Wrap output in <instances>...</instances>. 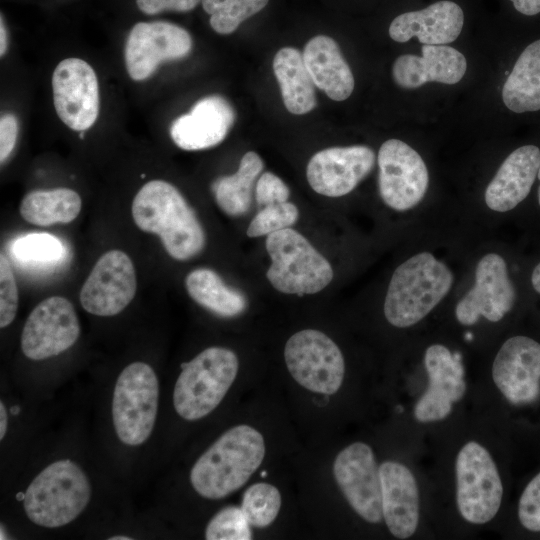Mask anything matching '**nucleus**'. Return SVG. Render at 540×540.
<instances>
[{
  "mask_svg": "<svg viewBox=\"0 0 540 540\" xmlns=\"http://www.w3.org/2000/svg\"><path fill=\"white\" fill-rule=\"evenodd\" d=\"M456 502L460 515L484 524L497 514L503 486L490 453L476 441L467 442L456 458Z\"/></svg>",
  "mask_w": 540,
  "mask_h": 540,
  "instance_id": "nucleus-8",
  "label": "nucleus"
},
{
  "mask_svg": "<svg viewBox=\"0 0 540 540\" xmlns=\"http://www.w3.org/2000/svg\"><path fill=\"white\" fill-rule=\"evenodd\" d=\"M8 425V415L4 403L0 402V439L2 440L6 434Z\"/></svg>",
  "mask_w": 540,
  "mask_h": 540,
  "instance_id": "nucleus-42",
  "label": "nucleus"
},
{
  "mask_svg": "<svg viewBox=\"0 0 540 540\" xmlns=\"http://www.w3.org/2000/svg\"><path fill=\"white\" fill-rule=\"evenodd\" d=\"M159 384L153 368L133 362L119 374L113 392L112 419L118 438L138 446L150 437L158 410Z\"/></svg>",
  "mask_w": 540,
  "mask_h": 540,
  "instance_id": "nucleus-7",
  "label": "nucleus"
},
{
  "mask_svg": "<svg viewBox=\"0 0 540 540\" xmlns=\"http://www.w3.org/2000/svg\"><path fill=\"white\" fill-rule=\"evenodd\" d=\"M185 286L196 303L219 316L235 317L247 308L244 294L226 285L211 269L198 268L191 271L186 277Z\"/></svg>",
  "mask_w": 540,
  "mask_h": 540,
  "instance_id": "nucleus-29",
  "label": "nucleus"
},
{
  "mask_svg": "<svg viewBox=\"0 0 540 540\" xmlns=\"http://www.w3.org/2000/svg\"><path fill=\"white\" fill-rule=\"evenodd\" d=\"M18 289L8 259L0 255V327H7L18 310Z\"/></svg>",
  "mask_w": 540,
  "mask_h": 540,
  "instance_id": "nucleus-36",
  "label": "nucleus"
},
{
  "mask_svg": "<svg viewBox=\"0 0 540 540\" xmlns=\"http://www.w3.org/2000/svg\"><path fill=\"white\" fill-rule=\"evenodd\" d=\"M374 151L365 145L331 147L314 154L306 175L311 188L327 197L350 193L370 173Z\"/></svg>",
  "mask_w": 540,
  "mask_h": 540,
  "instance_id": "nucleus-19",
  "label": "nucleus"
},
{
  "mask_svg": "<svg viewBox=\"0 0 540 540\" xmlns=\"http://www.w3.org/2000/svg\"><path fill=\"white\" fill-rule=\"evenodd\" d=\"M269 0H201L210 17L212 29L219 34H230L249 17L261 11Z\"/></svg>",
  "mask_w": 540,
  "mask_h": 540,
  "instance_id": "nucleus-33",
  "label": "nucleus"
},
{
  "mask_svg": "<svg viewBox=\"0 0 540 540\" xmlns=\"http://www.w3.org/2000/svg\"><path fill=\"white\" fill-rule=\"evenodd\" d=\"M518 517L526 529L540 531V472L528 483L519 499Z\"/></svg>",
  "mask_w": 540,
  "mask_h": 540,
  "instance_id": "nucleus-37",
  "label": "nucleus"
},
{
  "mask_svg": "<svg viewBox=\"0 0 540 540\" xmlns=\"http://www.w3.org/2000/svg\"><path fill=\"white\" fill-rule=\"evenodd\" d=\"M284 359L292 378L305 389L335 394L345 375V362L337 344L315 329L293 334L284 347Z\"/></svg>",
  "mask_w": 540,
  "mask_h": 540,
  "instance_id": "nucleus-9",
  "label": "nucleus"
},
{
  "mask_svg": "<svg viewBox=\"0 0 540 540\" xmlns=\"http://www.w3.org/2000/svg\"><path fill=\"white\" fill-rule=\"evenodd\" d=\"M0 55L3 56L7 49V32L1 15L0 21Z\"/></svg>",
  "mask_w": 540,
  "mask_h": 540,
  "instance_id": "nucleus-43",
  "label": "nucleus"
},
{
  "mask_svg": "<svg viewBox=\"0 0 540 540\" xmlns=\"http://www.w3.org/2000/svg\"><path fill=\"white\" fill-rule=\"evenodd\" d=\"M383 519L399 539L411 537L419 522V491L412 472L402 463L385 461L379 466Z\"/></svg>",
  "mask_w": 540,
  "mask_h": 540,
  "instance_id": "nucleus-21",
  "label": "nucleus"
},
{
  "mask_svg": "<svg viewBox=\"0 0 540 540\" xmlns=\"http://www.w3.org/2000/svg\"><path fill=\"white\" fill-rule=\"evenodd\" d=\"M207 540H250L251 525L241 507L227 506L218 511L205 529Z\"/></svg>",
  "mask_w": 540,
  "mask_h": 540,
  "instance_id": "nucleus-34",
  "label": "nucleus"
},
{
  "mask_svg": "<svg viewBox=\"0 0 540 540\" xmlns=\"http://www.w3.org/2000/svg\"><path fill=\"white\" fill-rule=\"evenodd\" d=\"M540 167V150L525 145L514 150L501 164L485 190V203L493 211L507 212L529 194Z\"/></svg>",
  "mask_w": 540,
  "mask_h": 540,
  "instance_id": "nucleus-24",
  "label": "nucleus"
},
{
  "mask_svg": "<svg viewBox=\"0 0 540 540\" xmlns=\"http://www.w3.org/2000/svg\"><path fill=\"white\" fill-rule=\"evenodd\" d=\"M521 14L533 16L540 13V0H510Z\"/></svg>",
  "mask_w": 540,
  "mask_h": 540,
  "instance_id": "nucleus-41",
  "label": "nucleus"
},
{
  "mask_svg": "<svg viewBox=\"0 0 540 540\" xmlns=\"http://www.w3.org/2000/svg\"><path fill=\"white\" fill-rule=\"evenodd\" d=\"M492 378L511 404L534 402L540 395V344L527 336L507 339L493 361Z\"/></svg>",
  "mask_w": 540,
  "mask_h": 540,
  "instance_id": "nucleus-18",
  "label": "nucleus"
},
{
  "mask_svg": "<svg viewBox=\"0 0 540 540\" xmlns=\"http://www.w3.org/2000/svg\"><path fill=\"white\" fill-rule=\"evenodd\" d=\"M333 475L351 508L365 521L383 519L379 466L372 448L354 442L341 450L333 462Z\"/></svg>",
  "mask_w": 540,
  "mask_h": 540,
  "instance_id": "nucleus-11",
  "label": "nucleus"
},
{
  "mask_svg": "<svg viewBox=\"0 0 540 540\" xmlns=\"http://www.w3.org/2000/svg\"><path fill=\"white\" fill-rule=\"evenodd\" d=\"M262 169L261 157L256 152L249 151L243 155L236 173L219 177L213 182L211 189L223 212L235 217L249 211L253 185Z\"/></svg>",
  "mask_w": 540,
  "mask_h": 540,
  "instance_id": "nucleus-30",
  "label": "nucleus"
},
{
  "mask_svg": "<svg viewBox=\"0 0 540 540\" xmlns=\"http://www.w3.org/2000/svg\"><path fill=\"white\" fill-rule=\"evenodd\" d=\"M273 70L286 109L295 115L313 110L317 104L315 84L303 54L292 47L280 49L273 59Z\"/></svg>",
  "mask_w": 540,
  "mask_h": 540,
  "instance_id": "nucleus-26",
  "label": "nucleus"
},
{
  "mask_svg": "<svg viewBox=\"0 0 540 540\" xmlns=\"http://www.w3.org/2000/svg\"><path fill=\"white\" fill-rule=\"evenodd\" d=\"M138 228L160 237L166 252L179 261L197 256L204 248V229L179 190L164 180L144 184L132 202Z\"/></svg>",
  "mask_w": 540,
  "mask_h": 540,
  "instance_id": "nucleus-1",
  "label": "nucleus"
},
{
  "mask_svg": "<svg viewBox=\"0 0 540 540\" xmlns=\"http://www.w3.org/2000/svg\"><path fill=\"white\" fill-rule=\"evenodd\" d=\"M60 239L49 233H30L18 237L11 246L13 257L21 264L31 267H49L64 256Z\"/></svg>",
  "mask_w": 540,
  "mask_h": 540,
  "instance_id": "nucleus-31",
  "label": "nucleus"
},
{
  "mask_svg": "<svg viewBox=\"0 0 540 540\" xmlns=\"http://www.w3.org/2000/svg\"><path fill=\"white\" fill-rule=\"evenodd\" d=\"M533 288L540 293V263L534 268L531 276Z\"/></svg>",
  "mask_w": 540,
  "mask_h": 540,
  "instance_id": "nucleus-44",
  "label": "nucleus"
},
{
  "mask_svg": "<svg viewBox=\"0 0 540 540\" xmlns=\"http://www.w3.org/2000/svg\"><path fill=\"white\" fill-rule=\"evenodd\" d=\"M451 270L429 252H421L394 271L384 301L387 321L398 328L410 327L426 317L448 294Z\"/></svg>",
  "mask_w": 540,
  "mask_h": 540,
  "instance_id": "nucleus-3",
  "label": "nucleus"
},
{
  "mask_svg": "<svg viewBox=\"0 0 540 540\" xmlns=\"http://www.w3.org/2000/svg\"><path fill=\"white\" fill-rule=\"evenodd\" d=\"M200 1L201 0H136V4L143 13L154 15L163 11H191Z\"/></svg>",
  "mask_w": 540,
  "mask_h": 540,
  "instance_id": "nucleus-39",
  "label": "nucleus"
},
{
  "mask_svg": "<svg viewBox=\"0 0 540 540\" xmlns=\"http://www.w3.org/2000/svg\"><path fill=\"white\" fill-rule=\"evenodd\" d=\"M266 452L263 435L247 424L224 432L190 471L193 489L207 499H221L240 489L256 472Z\"/></svg>",
  "mask_w": 540,
  "mask_h": 540,
  "instance_id": "nucleus-2",
  "label": "nucleus"
},
{
  "mask_svg": "<svg viewBox=\"0 0 540 540\" xmlns=\"http://www.w3.org/2000/svg\"><path fill=\"white\" fill-rule=\"evenodd\" d=\"M109 539H110V540H131V537H126V536H114V537H110Z\"/></svg>",
  "mask_w": 540,
  "mask_h": 540,
  "instance_id": "nucleus-45",
  "label": "nucleus"
},
{
  "mask_svg": "<svg viewBox=\"0 0 540 540\" xmlns=\"http://www.w3.org/2000/svg\"><path fill=\"white\" fill-rule=\"evenodd\" d=\"M239 360L224 347H209L183 365L174 390L173 405L177 414L195 421L210 414L223 400L235 381Z\"/></svg>",
  "mask_w": 540,
  "mask_h": 540,
  "instance_id": "nucleus-5",
  "label": "nucleus"
},
{
  "mask_svg": "<svg viewBox=\"0 0 540 540\" xmlns=\"http://www.w3.org/2000/svg\"><path fill=\"white\" fill-rule=\"evenodd\" d=\"M299 217L298 208L291 202H283L263 207L247 228L248 237L269 235L290 228Z\"/></svg>",
  "mask_w": 540,
  "mask_h": 540,
  "instance_id": "nucleus-35",
  "label": "nucleus"
},
{
  "mask_svg": "<svg viewBox=\"0 0 540 540\" xmlns=\"http://www.w3.org/2000/svg\"><path fill=\"white\" fill-rule=\"evenodd\" d=\"M424 365L428 386L414 407V417L421 423L440 421L465 394L462 357L442 344H433L425 351Z\"/></svg>",
  "mask_w": 540,
  "mask_h": 540,
  "instance_id": "nucleus-17",
  "label": "nucleus"
},
{
  "mask_svg": "<svg viewBox=\"0 0 540 540\" xmlns=\"http://www.w3.org/2000/svg\"><path fill=\"white\" fill-rule=\"evenodd\" d=\"M79 335L80 325L72 303L52 296L29 314L21 334V349L27 358L43 360L69 349Z\"/></svg>",
  "mask_w": 540,
  "mask_h": 540,
  "instance_id": "nucleus-13",
  "label": "nucleus"
},
{
  "mask_svg": "<svg viewBox=\"0 0 540 540\" xmlns=\"http://www.w3.org/2000/svg\"><path fill=\"white\" fill-rule=\"evenodd\" d=\"M18 136V121L13 114H4L0 119V160L3 163L11 154Z\"/></svg>",
  "mask_w": 540,
  "mask_h": 540,
  "instance_id": "nucleus-40",
  "label": "nucleus"
},
{
  "mask_svg": "<svg viewBox=\"0 0 540 540\" xmlns=\"http://www.w3.org/2000/svg\"><path fill=\"white\" fill-rule=\"evenodd\" d=\"M80 195L69 188L34 190L27 193L19 206L21 217L37 226L70 223L81 211Z\"/></svg>",
  "mask_w": 540,
  "mask_h": 540,
  "instance_id": "nucleus-28",
  "label": "nucleus"
},
{
  "mask_svg": "<svg viewBox=\"0 0 540 540\" xmlns=\"http://www.w3.org/2000/svg\"><path fill=\"white\" fill-rule=\"evenodd\" d=\"M282 497L277 487L266 482L249 486L243 494L241 509L251 527L265 528L277 518Z\"/></svg>",
  "mask_w": 540,
  "mask_h": 540,
  "instance_id": "nucleus-32",
  "label": "nucleus"
},
{
  "mask_svg": "<svg viewBox=\"0 0 540 540\" xmlns=\"http://www.w3.org/2000/svg\"><path fill=\"white\" fill-rule=\"evenodd\" d=\"M537 177L540 180V167L538 169ZM538 202H539V205H540V185H539V188H538Z\"/></svg>",
  "mask_w": 540,
  "mask_h": 540,
  "instance_id": "nucleus-46",
  "label": "nucleus"
},
{
  "mask_svg": "<svg viewBox=\"0 0 540 540\" xmlns=\"http://www.w3.org/2000/svg\"><path fill=\"white\" fill-rule=\"evenodd\" d=\"M502 99L515 113L540 110V39L518 57L502 88Z\"/></svg>",
  "mask_w": 540,
  "mask_h": 540,
  "instance_id": "nucleus-27",
  "label": "nucleus"
},
{
  "mask_svg": "<svg viewBox=\"0 0 540 540\" xmlns=\"http://www.w3.org/2000/svg\"><path fill=\"white\" fill-rule=\"evenodd\" d=\"M91 485L84 471L69 459L43 469L24 494V510L30 521L57 528L75 520L87 507Z\"/></svg>",
  "mask_w": 540,
  "mask_h": 540,
  "instance_id": "nucleus-4",
  "label": "nucleus"
},
{
  "mask_svg": "<svg viewBox=\"0 0 540 540\" xmlns=\"http://www.w3.org/2000/svg\"><path fill=\"white\" fill-rule=\"evenodd\" d=\"M464 25L461 7L452 1H439L425 9L400 14L391 22L389 35L404 43L416 37L421 44L442 45L455 41Z\"/></svg>",
  "mask_w": 540,
  "mask_h": 540,
  "instance_id": "nucleus-23",
  "label": "nucleus"
},
{
  "mask_svg": "<svg viewBox=\"0 0 540 540\" xmlns=\"http://www.w3.org/2000/svg\"><path fill=\"white\" fill-rule=\"evenodd\" d=\"M303 59L315 86L329 98L343 101L352 94L354 77L335 40L325 35L313 37L304 48Z\"/></svg>",
  "mask_w": 540,
  "mask_h": 540,
  "instance_id": "nucleus-25",
  "label": "nucleus"
},
{
  "mask_svg": "<svg viewBox=\"0 0 540 540\" xmlns=\"http://www.w3.org/2000/svg\"><path fill=\"white\" fill-rule=\"evenodd\" d=\"M235 120L229 102L221 96L200 99L191 111L176 118L170 127L173 142L187 151L203 150L221 143Z\"/></svg>",
  "mask_w": 540,
  "mask_h": 540,
  "instance_id": "nucleus-20",
  "label": "nucleus"
},
{
  "mask_svg": "<svg viewBox=\"0 0 540 540\" xmlns=\"http://www.w3.org/2000/svg\"><path fill=\"white\" fill-rule=\"evenodd\" d=\"M192 48L190 34L182 27L165 21L139 22L125 44V65L131 79L149 78L159 64L187 56Z\"/></svg>",
  "mask_w": 540,
  "mask_h": 540,
  "instance_id": "nucleus-15",
  "label": "nucleus"
},
{
  "mask_svg": "<svg viewBox=\"0 0 540 540\" xmlns=\"http://www.w3.org/2000/svg\"><path fill=\"white\" fill-rule=\"evenodd\" d=\"M514 301L515 289L505 260L489 253L477 263L475 283L456 305L455 316L466 326L475 324L481 316L498 322L512 309Z\"/></svg>",
  "mask_w": 540,
  "mask_h": 540,
  "instance_id": "nucleus-16",
  "label": "nucleus"
},
{
  "mask_svg": "<svg viewBox=\"0 0 540 540\" xmlns=\"http://www.w3.org/2000/svg\"><path fill=\"white\" fill-rule=\"evenodd\" d=\"M271 265L266 276L272 286L286 294H315L333 279L327 259L298 231L285 228L267 235Z\"/></svg>",
  "mask_w": 540,
  "mask_h": 540,
  "instance_id": "nucleus-6",
  "label": "nucleus"
},
{
  "mask_svg": "<svg viewBox=\"0 0 540 540\" xmlns=\"http://www.w3.org/2000/svg\"><path fill=\"white\" fill-rule=\"evenodd\" d=\"M377 161L383 202L396 211L417 206L429 185L428 169L419 153L401 140L389 139L381 145Z\"/></svg>",
  "mask_w": 540,
  "mask_h": 540,
  "instance_id": "nucleus-10",
  "label": "nucleus"
},
{
  "mask_svg": "<svg viewBox=\"0 0 540 540\" xmlns=\"http://www.w3.org/2000/svg\"><path fill=\"white\" fill-rule=\"evenodd\" d=\"M467 339H471L472 338V335L470 333H467V336H466Z\"/></svg>",
  "mask_w": 540,
  "mask_h": 540,
  "instance_id": "nucleus-47",
  "label": "nucleus"
},
{
  "mask_svg": "<svg viewBox=\"0 0 540 540\" xmlns=\"http://www.w3.org/2000/svg\"><path fill=\"white\" fill-rule=\"evenodd\" d=\"M289 195L290 190L287 185L271 172L263 173L257 181L255 198L258 205L262 207L286 202Z\"/></svg>",
  "mask_w": 540,
  "mask_h": 540,
  "instance_id": "nucleus-38",
  "label": "nucleus"
},
{
  "mask_svg": "<svg viewBox=\"0 0 540 540\" xmlns=\"http://www.w3.org/2000/svg\"><path fill=\"white\" fill-rule=\"evenodd\" d=\"M137 289L136 271L123 251L111 250L96 262L80 291L84 310L96 316H114L133 300Z\"/></svg>",
  "mask_w": 540,
  "mask_h": 540,
  "instance_id": "nucleus-14",
  "label": "nucleus"
},
{
  "mask_svg": "<svg viewBox=\"0 0 540 540\" xmlns=\"http://www.w3.org/2000/svg\"><path fill=\"white\" fill-rule=\"evenodd\" d=\"M422 56L404 54L392 67L395 83L405 89H415L427 82L456 84L467 69L464 55L447 45L424 44Z\"/></svg>",
  "mask_w": 540,
  "mask_h": 540,
  "instance_id": "nucleus-22",
  "label": "nucleus"
},
{
  "mask_svg": "<svg viewBox=\"0 0 540 540\" xmlns=\"http://www.w3.org/2000/svg\"><path fill=\"white\" fill-rule=\"evenodd\" d=\"M52 90L55 110L65 125L80 132L93 126L99 114V85L86 61H60L52 75Z\"/></svg>",
  "mask_w": 540,
  "mask_h": 540,
  "instance_id": "nucleus-12",
  "label": "nucleus"
}]
</instances>
